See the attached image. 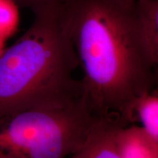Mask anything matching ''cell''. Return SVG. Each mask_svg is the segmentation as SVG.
Wrapping results in <instances>:
<instances>
[{
	"mask_svg": "<svg viewBox=\"0 0 158 158\" xmlns=\"http://www.w3.org/2000/svg\"><path fill=\"white\" fill-rule=\"evenodd\" d=\"M59 13L83 70V101L99 120L124 126L134 105L154 91L156 64L138 30L135 3L58 0Z\"/></svg>",
	"mask_w": 158,
	"mask_h": 158,
	"instance_id": "obj_1",
	"label": "cell"
},
{
	"mask_svg": "<svg viewBox=\"0 0 158 158\" xmlns=\"http://www.w3.org/2000/svg\"><path fill=\"white\" fill-rule=\"evenodd\" d=\"M98 122L83 100L0 114V158H70Z\"/></svg>",
	"mask_w": 158,
	"mask_h": 158,
	"instance_id": "obj_3",
	"label": "cell"
},
{
	"mask_svg": "<svg viewBox=\"0 0 158 158\" xmlns=\"http://www.w3.org/2000/svg\"><path fill=\"white\" fill-rule=\"evenodd\" d=\"M32 24L0 54V114L29 108L66 106L83 100L74 47L57 1L32 9Z\"/></svg>",
	"mask_w": 158,
	"mask_h": 158,
	"instance_id": "obj_2",
	"label": "cell"
},
{
	"mask_svg": "<svg viewBox=\"0 0 158 158\" xmlns=\"http://www.w3.org/2000/svg\"><path fill=\"white\" fill-rule=\"evenodd\" d=\"M19 11L13 0H0V37H8L16 29Z\"/></svg>",
	"mask_w": 158,
	"mask_h": 158,
	"instance_id": "obj_8",
	"label": "cell"
},
{
	"mask_svg": "<svg viewBox=\"0 0 158 158\" xmlns=\"http://www.w3.org/2000/svg\"><path fill=\"white\" fill-rule=\"evenodd\" d=\"M116 144L119 158H158V141L133 124L118 128Z\"/></svg>",
	"mask_w": 158,
	"mask_h": 158,
	"instance_id": "obj_5",
	"label": "cell"
},
{
	"mask_svg": "<svg viewBox=\"0 0 158 158\" xmlns=\"http://www.w3.org/2000/svg\"><path fill=\"white\" fill-rule=\"evenodd\" d=\"M138 30L153 62H158V0H139L134 5Z\"/></svg>",
	"mask_w": 158,
	"mask_h": 158,
	"instance_id": "obj_6",
	"label": "cell"
},
{
	"mask_svg": "<svg viewBox=\"0 0 158 158\" xmlns=\"http://www.w3.org/2000/svg\"><path fill=\"white\" fill-rule=\"evenodd\" d=\"M122 127L124 126L115 122H98L82 147L70 158H119L116 144V133Z\"/></svg>",
	"mask_w": 158,
	"mask_h": 158,
	"instance_id": "obj_4",
	"label": "cell"
},
{
	"mask_svg": "<svg viewBox=\"0 0 158 158\" xmlns=\"http://www.w3.org/2000/svg\"><path fill=\"white\" fill-rule=\"evenodd\" d=\"M3 40L2 37H0V54L2 53V44H3Z\"/></svg>",
	"mask_w": 158,
	"mask_h": 158,
	"instance_id": "obj_10",
	"label": "cell"
},
{
	"mask_svg": "<svg viewBox=\"0 0 158 158\" xmlns=\"http://www.w3.org/2000/svg\"><path fill=\"white\" fill-rule=\"evenodd\" d=\"M135 120L141 122L142 128L148 135L158 141V94L154 90L143 94L134 105Z\"/></svg>",
	"mask_w": 158,
	"mask_h": 158,
	"instance_id": "obj_7",
	"label": "cell"
},
{
	"mask_svg": "<svg viewBox=\"0 0 158 158\" xmlns=\"http://www.w3.org/2000/svg\"><path fill=\"white\" fill-rule=\"evenodd\" d=\"M13 1L16 3L17 5L28 7L32 10L38 6L51 2L57 1V0H13Z\"/></svg>",
	"mask_w": 158,
	"mask_h": 158,
	"instance_id": "obj_9",
	"label": "cell"
},
{
	"mask_svg": "<svg viewBox=\"0 0 158 158\" xmlns=\"http://www.w3.org/2000/svg\"><path fill=\"white\" fill-rule=\"evenodd\" d=\"M125 1H127V2H132V3H135L136 2L139 1V0H125Z\"/></svg>",
	"mask_w": 158,
	"mask_h": 158,
	"instance_id": "obj_11",
	"label": "cell"
}]
</instances>
